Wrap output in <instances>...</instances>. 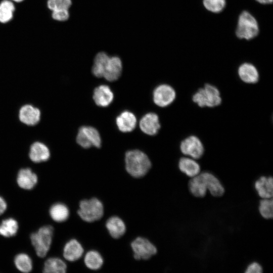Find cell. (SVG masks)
<instances>
[{"instance_id":"1","label":"cell","mask_w":273,"mask_h":273,"mask_svg":"<svg viewBox=\"0 0 273 273\" xmlns=\"http://www.w3.org/2000/svg\"><path fill=\"white\" fill-rule=\"evenodd\" d=\"M152 166L151 162L144 152L134 150L125 155V167L127 173L134 178H141L147 174Z\"/></svg>"},{"instance_id":"2","label":"cell","mask_w":273,"mask_h":273,"mask_svg":"<svg viewBox=\"0 0 273 273\" xmlns=\"http://www.w3.org/2000/svg\"><path fill=\"white\" fill-rule=\"evenodd\" d=\"M79 206L77 214L82 220L86 222L99 220L104 215L103 204L96 197L80 201Z\"/></svg>"},{"instance_id":"3","label":"cell","mask_w":273,"mask_h":273,"mask_svg":"<svg viewBox=\"0 0 273 273\" xmlns=\"http://www.w3.org/2000/svg\"><path fill=\"white\" fill-rule=\"evenodd\" d=\"M54 228L50 225L41 227L30 236L31 242L38 257H44L50 249Z\"/></svg>"},{"instance_id":"4","label":"cell","mask_w":273,"mask_h":273,"mask_svg":"<svg viewBox=\"0 0 273 273\" xmlns=\"http://www.w3.org/2000/svg\"><path fill=\"white\" fill-rule=\"evenodd\" d=\"M259 27L256 19L248 12H242L238 18L236 34L240 39L250 40L256 37Z\"/></svg>"},{"instance_id":"5","label":"cell","mask_w":273,"mask_h":273,"mask_svg":"<svg viewBox=\"0 0 273 273\" xmlns=\"http://www.w3.org/2000/svg\"><path fill=\"white\" fill-rule=\"evenodd\" d=\"M192 99L201 107H214L221 102L219 90L210 84H206L204 87L198 89L193 96Z\"/></svg>"},{"instance_id":"6","label":"cell","mask_w":273,"mask_h":273,"mask_svg":"<svg viewBox=\"0 0 273 273\" xmlns=\"http://www.w3.org/2000/svg\"><path fill=\"white\" fill-rule=\"evenodd\" d=\"M130 245L133 258L136 260H148L157 252L156 246L144 237L136 238Z\"/></svg>"},{"instance_id":"7","label":"cell","mask_w":273,"mask_h":273,"mask_svg":"<svg viewBox=\"0 0 273 273\" xmlns=\"http://www.w3.org/2000/svg\"><path fill=\"white\" fill-rule=\"evenodd\" d=\"M76 142L81 147L88 149L92 147L99 148L101 139L98 131L94 127L83 126L78 130Z\"/></svg>"},{"instance_id":"8","label":"cell","mask_w":273,"mask_h":273,"mask_svg":"<svg viewBox=\"0 0 273 273\" xmlns=\"http://www.w3.org/2000/svg\"><path fill=\"white\" fill-rule=\"evenodd\" d=\"M180 149L183 154L194 159L200 158L204 152L202 142L195 135H191L184 139L180 143Z\"/></svg>"},{"instance_id":"9","label":"cell","mask_w":273,"mask_h":273,"mask_svg":"<svg viewBox=\"0 0 273 273\" xmlns=\"http://www.w3.org/2000/svg\"><path fill=\"white\" fill-rule=\"evenodd\" d=\"M153 101L157 106L164 107L171 104L175 100L176 93L174 89L166 84L159 85L153 92Z\"/></svg>"},{"instance_id":"10","label":"cell","mask_w":273,"mask_h":273,"mask_svg":"<svg viewBox=\"0 0 273 273\" xmlns=\"http://www.w3.org/2000/svg\"><path fill=\"white\" fill-rule=\"evenodd\" d=\"M19 118L25 124L34 125L40 120V111L38 108L31 105L26 104L20 109Z\"/></svg>"},{"instance_id":"11","label":"cell","mask_w":273,"mask_h":273,"mask_svg":"<svg viewBox=\"0 0 273 273\" xmlns=\"http://www.w3.org/2000/svg\"><path fill=\"white\" fill-rule=\"evenodd\" d=\"M140 128L147 134L154 135L160 128L158 115L154 113H149L144 115L140 122Z\"/></svg>"},{"instance_id":"12","label":"cell","mask_w":273,"mask_h":273,"mask_svg":"<svg viewBox=\"0 0 273 273\" xmlns=\"http://www.w3.org/2000/svg\"><path fill=\"white\" fill-rule=\"evenodd\" d=\"M113 97L111 89L107 85H100L94 90L93 100L96 104L99 106L107 107L112 102Z\"/></svg>"},{"instance_id":"13","label":"cell","mask_w":273,"mask_h":273,"mask_svg":"<svg viewBox=\"0 0 273 273\" xmlns=\"http://www.w3.org/2000/svg\"><path fill=\"white\" fill-rule=\"evenodd\" d=\"M29 157L33 162L39 163L48 160L50 157V151L43 143L35 142L30 146Z\"/></svg>"},{"instance_id":"14","label":"cell","mask_w":273,"mask_h":273,"mask_svg":"<svg viewBox=\"0 0 273 273\" xmlns=\"http://www.w3.org/2000/svg\"><path fill=\"white\" fill-rule=\"evenodd\" d=\"M84 249L81 244L76 239H71L64 246L63 256L69 261H75L81 257Z\"/></svg>"},{"instance_id":"15","label":"cell","mask_w":273,"mask_h":273,"mask_svg":"<svg viewBox=\"0 0 273 273\" xmlns=\"http://www.w3.org/2000/svg\"><path fill=\"white\" fill-rule=\"evenodd\" d=\"M205 181L207 190L214 197L223 195L224 188L220 180L212 173L209 172L200 173Z\"/></svg>"},{"instance_id":"16","label":"cell","mask_w":273,"mask_h":273,"mask_svg":"<svg viewBox=\"0 0 273 273\" xmlns=\"http://www.w3.org/2000/svg\"><path fill=\"white\" fill-rule=\"evenodd\" d=\"M122 69V62L120 58L117 57H110L103 77L109 81H115L121 75Z\"/></svg>"},{"instance_id":"17","label":"cell","mask_w":273,"mask_h":273,"mask_svg":"<svg viewBox=\"0 0 273 273\" xmlns=\"http://www.w3.org/2000/svg\"><path fill=\"white\" fill-rule=\"evenodd\" d=\"M37 176L29 168L19 170L17 177L18 186L25 190L33 189L37 183Z\"/></svg>"},{"instance_id":"18","label":"cell","mask_w":273,"mask_h":273,"mask_svg":"<svg viewBox=\"0 0 273 273\" xmlns=\"http://www.w3.org/2000/svg\"><path fill=\"white\" fill-rule=\"evenodd\" d=\"M105 225L110 235L115 239H118L123 236L126 230L124 222L117 216L109 218Z\"/></svg>"},{"instance_id":"19","label":"cell","mask_w":273,"mask_h":273,"mask_svg":"<svg viewBox=\"0 0 273 273\" xmlns=\"http://www.w3.org/2000/svg\"><path fill=\"white\" fill-rule=\"evenodd\" d=\"M258 195L262 199L272 198L273 196V179L271 176H262L254 183Z\"/></svg>"},{"instance_id":"20","label":"cell","mask_w":273,"mask_h":273,"mask_svg":"<svg viewBox=\"0 0 273 273\" xmlns=\"http://www.w3.org/2000/svg\"><path fill=\"white\" fill-rule=\"evenodd\" d=\"M116 123L120 131L128 132L132 131L135 127L136 119L132 113L125 111L117 117Z\"/></svg>"},{"instance_id":"21","label":"cell","mask_w":273,"mask_h":273,"mask_svg":"<svg viewBox=\"0 0 273 273\" xmlns=\"http://www.w3.org/2000/svg\"><path fill=\"white\" fill-rule=\"evenodd\" d=\"M238 75L241 79L248 83H255L259 79V73L256 68L252 64L244 63L238 68Z\"/></svg>"},{"instance_id":"22","label":"cell","mask_w":273,"mask_h":273,"mask_svg":"<svg viewBox=\"0 0 273 273\" xmlns=\"http://www.w3.org/2000/svg\"><path fill=\"white\" fill-rule=\"evenodd\" d=\"M178 166L180 171L191 177L200 173V166L194 159L182 157L179 160Z\"/></svg>"},{"instance_id":"23","label":"cell","mask_w":273,"mask_h":273,"mask_svg":"<svg viewBox=\"0 0 273 273\" xmlns=\"http://www.w3.org/2000/svg\"><path fill=\"white\" fill-rule=\"evenodd\" d=\"M188 188L192 195L198 198L204 197L207 192L205 181L200 173L189 180Z\"/></svg>"},{"instance_id":"24","label":"cell","mask_w":273,"mask_h":273,"mask_svg":"<svg viewBox=\"0 0 273 273\" xmlns=\"http://www.w3.org/2000/svg\"><path fill=\"white\" fill-rule=\"evenodd\" d=\"M67 265L64 261L59 258L52 257L46 261L43 272L45 273H65Z\"/></svg>"},{"instance_id":"25","label":"cell","mask_w":273,"mask_h":273,"mask_svg":"<svg viewBox=\"0 0 273 273\" xmlns=\"http://www.w3.org/2000/svg\"><path fill=\"white\" fill-rule=\"evenodd\" d=\"M84 263L87 268L98 270L103 265L104 260L100 253L96 250H90L84 257Z\"/></svg>"},{"instance_id":"26","label":"cell","mask_w":273,"mask_h":273,"mask_svg":"<svg viewBox=\"0 0 273 273\" xmlns=\"http://www.w3.org/2000/svg\"><path fill=\"white\" fill-rule=\"evenodd\" d=\"M109 57L104 52L99 53L95 57L92 73L97 77H103Z\"/></svg>"},{"instance_id":"27","label":"cell","mask_w":273,"mask_h":273,"mask_svg":"<svg viewBox=\"0 0 273 273\" xmlns=\"http://www.w3.org/2000/svg\"><path fill=\"white\" fill-rule=\"evenodd\" d=\"M50 214L54 221L61 222L67 219L69 215V211L66 205L58 203L51 206Z\"/></svg>"},{"instance_id":"28","label":"cell","mask_w":273,"mask_h":273,"mask_svg":"<svg viewBox=\"0 0 273 273\" xmlns=\"http://www.w3.org/2000/svg\"><path fill=\"white\" fill-rule=\"evenodd\" d=\"M18 230V222L12 218L4 219L0 224V235L5 237L15 236Z\"/></svg>"},{"instance_id":"29","label":"cell","mask_w":273,"mask_h":273,"mask_svg":"<svg viewBox=\"0 0 273 273\" xmlns=\"http://www.w3.org/2000/svg\"><path fill=\"white\" fill-rule=\"evenodd\" d=\"M15 11L13 3L8 0L2 1L0 3V22L7 23L13 18Z\"/></svg>"},{"instance_id":"30","label":"cell","mask_w":273,"mask_h":273,"mask_svg":"<svg viewBox=\"0 0 273 273\" xmlns=\"http://www.w3.org/2000/svg\"><path fill=\"white\" fill-rule=\"evenodd\" d=\"M14 263L17 268L23 272H29L32 268V263L30 257L25 253H20L16 255Z\"/></svg>"},{"instance_id":"31","label":"cell","mask_w":273,"mask_h":273,"mask_svg":"<svg viewBox=\"0 0 273 273\" xmlns=\"http://www.w3.org/2000/svg\"><path fill=\"white\" fill-rule=\"evenodd\" d=\"M258 210L261 215L265 219H271L273 216V201L272 198L262 199L260 201Z\"/></svg>"},{"instance_id":"32","label":"cell","mask_w":273,"mask_h":273,"mask_svg":"<svg viewBox=\"0 0 273 273\" xmlns=\"http://www.w3.org/2000/svg\"><path fill=\"white\" fill-rule=\"evenodd\" d=\"M203 4L207 10L218 13L224 9L226 2L225 0H203Z\"/></svg>"},{"instance_id":"33","label":"cell","mask_w":273,"mask_h":273,"mask_svg":"<svg viewBox=\"0 0 273 273\" xmlns=\"http://www.w3.org/2000/svg\"><path fill=\"white\" fill-rule=\"evenodd\" d=\"M72 4L71 0H48L47 6L52 11L57 9L67 10Z\"/></svg>"},{"instance_id":"34","label":"cell","mask_w":273,"mask_h":273,"mask_svg":"<svg viewBox=\"0 0 273 273\" xmlns=\"http://www.w3.org/2000/svg\"><path fill=\"white\" fill-rule=\"evenodd\" d=\"M52 18L57 21H66L69 17L68 10L64 9H57L52 11Z\"/></svg>"},{"instance_id":"35","label":"cell","mask_w":273,"mask_h":273,"mask_svg":"<svg viewBox=\"0 0 273 273\" xmlns=\"http://www.w3.org/2000/svg\"><path fill=\"white\" fill-rule=\"evenodd\" d=\"M262 272V267L261 265L256 262L250 263L247 267L245 272L246 273H260Z\"/></svg>"},{"instance_id":"36","label":"cell","mask_w":273,"mask_h":273,"mask_svg":"<svg viewBox=\"0 0 273 273\" xmlns=\"http://www.w3.org/2000/svg\"><path fill=\"white\" fill-rule=\"evenodd\" d=\"M7 209V203L5 200L0 196V215L2 214Z\"/></svg>"},{"instance_id":"37","label":"cell","mask_w":273,"mask_h":273,"mask_svg":"<svg viewBox=\"0 0 273 273\" xmlns=\"http://www.w3.org/2000/svg\"><path fill=\"white\" fill-rule=\"evenodd\" d=\"M257 2L261 4H272L273 0H256Z\"/></svg>"},{"instance_id":"38","label":"cell","mask_w":273,"mask_h":273,"mask_svg":"<svg viewBox=\"0 0 273 273\" xmlns=\"http://www.w3.org/2000/svg\"><path fill=\"white\" fill-rule=\"evenodd\" d=\"M14 2H21L22 1H23V0H12Z\"/></svg>"}]
</instances>
